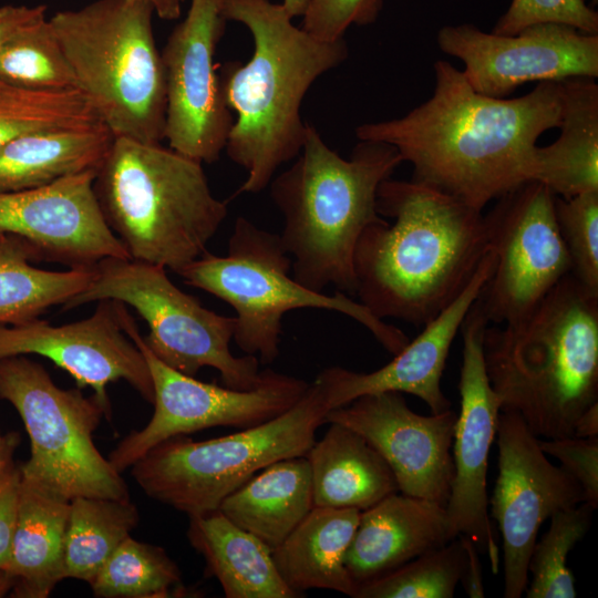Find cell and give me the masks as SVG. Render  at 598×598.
Listing matches in <instances>:
<instances>
[{"label":"cell","instance_id":"cell-1","mask_svg":"<svg viewBox=\"0 0 598 598\" xmlns=\"http://www.w3.org/2000/svg\"><path fill=\"white\" fill-rule=\"evenodd\" d=\"M432 96L400 118L355 128L360 141L396 148L412 179L483 210L530 181L537 138L558 127L559 82H539L526 95L477 93L450 62L434 64Z\"/></svg>","mask_w":598,"mask_h":598},{"label":"cell","instance_id":"cell-2","mask_svg":"<svg viewBox=\"0 0 598 598\" xmlns=\"http://www.w3.org/2000/svg\"><path fill=\"white\" fill-rule=\"evenodd\" d=\"M384 218L354 250L355 296L380 319L423 327L464 290L487 255L483 210L416 181H383Z\"/></svg>","mask_w":598,"mask_h":598},{"label":"cell","instance_id":"cell-3","mask_svg":"<svg viewBox=\"0 0 598 598\" xmlns=\"http://www.w3.org/2000/svg\"><path fill=\"white\" fill-rule=\"evenodd\" d=\"M223 13L252 37L250 59L225 63L218 76L225 102L237 115L225 152L247 172L235 196L257 194L282 164L299 155L308 124L300 113L303 97L349 51L344 38L313 37L270 0H223Z\"/></svg>","mask_w":598,"mask_h":598},{"label":"cell","instance_id":"cell-4","mask_svg":"<svg viewBox=\"0 0 598 598\" xmlns=\"http://www.w3.org/2000/svg\"><path fill=\"white\" fill-rule=\"evenodd\" d=\"M483 357L501 412L539 439L573 436L598 402V295L569 274L522 319L488 323Z\"/></svg>","mask_w":598,"mask_h":598},{"label":"cell","instance_id":"cell-5","mask_svg":"<svg viewBox=\"0 0 598 598\" xmlns=\"http://www.w3.org/2000/svg\"><path fill=\"white\" fill-rule=\"evenodd\" d=\"M401 163L395 147L374 141H360L343 158L307 124L296 162L268 185L285 218L280 238L292 256L296 281L313 291L334 286L355 296L358 240L368 226L383 219L378 188Z\"/></svg>","mask_w":598,"mask_h":598},{"label":"cell","instance_id":"cell-6","mask_svg":"<svg viewBox=\"0 0 598 598\" xmlns=\"http://www.w3.org/2000/svg\"><path fill=\"white\" fill-rule=\"evenodd\" d=\"M93 187L131 259L175 274L207 251L228 214L202 163L161 144L114 137Z\"/></svg>","mask_w":598,"mask_h":598},{"label":"cell","instance_id":"cell-7","mask_svg":"<svg viewBox=\"0 0 598 598\" xmlns=\"http://www.w3.org/2000/svg\"><path fill=\"white\" fill-rule=\"evenodd\" d=\"M151 3L95 0L55 12L50 23L76 90L114 137L161 144L166 82Z\"/></svg>","mask_w":598,"mask_h":598},{"label":"cell","instance_id":"cell-8","mask_svg":"<svg viewBox=\"0 0 598 598\" xmlns=\"http://www.w3.org/2000/svg\"><path fill=\"white\" fill-rule=\"evenodd\" d=\"M292 259L280 235L261 229L245 217L235 220L226 256L205 252L176 274L186 285L225 301L236 312L234 340L264 364L279 355L286 312L313 308L340 312L367 328L393 355L408 343L399 328L374 316L359 300L337 291H313L289 276Z\"/></svg>","mask_w":598,"mask_h":598},{"label":"cell","instance_id":"cell-9","mask_svg":"<svg viewBox=\"0 0 598 598\" xmlns=\"http://www.w3.org/2000/svg\"><path fill=\"white\" fill-rule=\"evenodd\" d=\"M330 410L326 388L316 377L282 414L216 439L165 440L131 466L132 476L147 496L188 516L217 511L224 498L266 466L305 456Z\"/></svg>","mask_w":598,"mask_h":598},{"label":"cell","instance_id":"cell-10","mask_svg":"<svg viewBox=\"0 0 598 598\" xmlns=\"http://www.w3.org/2000/svg\"><path fill=\"white\" fill-rule=\"evenodd\" d=\"M0 399L19 413L30 440L21 478L60 497L130 499L121 473L102 456L93 433L105 414L95 396L61 389L25 355L0 359Z\"/></svg>","mask_w":598,"mask_h":598},{"label":"cell","instance_id":"cell-11","mask_svg":"<svg viewBox=\"0 0 598 598\" xmlns=\"http://www.w3.org/2000/svg\"><path fill=\"white\" fill-rule=\"evenodd\" d=\"M100 300L131 306L150 328L144 341L167 367L194 377L216 369L225 386L249 390L261 379L255 355L235 357L229 348L235 317L205 308L169 279L166 268L130 258H106L94 267L87 287L62 305L68 311Z\"/></svg>","mask_w":598,"mask_h":598},{"label":"cell","instance_id":"cell-12","mask_svg":"<svg viewBox=\"0 0 598 598\" xmlns=\"http://www.w3.org/2000/svg\"><path fill=\"white\" fill-rule=\"evenodd\" d=\"M117 313L124 332L148 364L154 388L150 422L126 435L110 453L109 461L120 473L171 437L217 426L247 429L269 421L292 408L310 384L271 369L261 371L259 383L249 390L198 381L167 367L153 354L126 305L117 301Z\"/></svg>","mask_w":598,"mask_h":598},{"label":"cell","instance_id":"cell-13","mask_svg":"<svg viewBox=\"0 0 598 598\" xmlns=\"http://www.w3.org/2000/svg\"><path fill=\"white\" fill-rule=\"evenodd\" d=\"M554 202L544 184L528 181L484 215L494 270L476 302L488 323L522 319L571 272Z\"/></svg>","mask_w":598,"mask_h":598},{"label":"cell","instance_id":"cell-14","mask_svg":"<svg viewBox=\"0 0 598 598\" xmlns=\"http://www.w3.org/2000/svg\"><path fill=\"white\" fill-rule=\"evenodd\" d=\"M227 19L223 0H192L161 52L166 82L164 140L199 163L219 159L234 125L214 56Z\"/></svg>","mask_w":598,"mask_h":598},{"label":"cell","instance_id":"cell-15","mask_svg":"<svg viewBox=\"0 0 598 598\" xmlns=\"http://www.w3.org/2000/svg\"><path fill=\"white\" fill-rule=\"evenodd\" d=\"M495 437L498 476L491 517L503 539V596L520 598L539 527L555 513L585 502V494L569 473L547 458L539 437L516 413L499 412Z\"/></svg>","mask_w":598,"mask_h":598},{"label":"cell","instance_id":"cell-16","mask_svg":"<svg viewBox=\"0 0 598 598\" xmlns=\"http://www.w3.org/2000/svg\"><path fill=\"white\" fill-rule=\"evenodd\" d=\"M437 44L464 63L462 72L477 93L492 97H505L533 81L598 76V34L563 23H537L512 35L470 23L445 25Z\"/></svg>","mask_w":598,"mask_h":598},{"label":"cell","instance_id":"cell-17","mask_svg":"<svg viewBox=\"0 0 598 598\" xmlns=\"http://www.w3.org/2000/svg\"><path fill=\"white\" fill-rule=\"evenodd\" d=\"M488 322L475 301L461 327L463 338L457 415L452 455L454 476L445 505L452 539L470 537L498 573L499 549L487 512V468L496 436L501 403L488 381L483 357V334Z\"/></svg>","mask_w":598,"mask_h":598},{"label":"cell","instance_id":"cell-18","mask_svg":"<svg viewBox=\"0 0 598 598\" xmlns=\"http://www.w3.org/2000/svg\"><path fill=\"white\" fill-rule=\"evenodd\" d=\"M456 419L452 409L415 413L396 391L363 394L327 414V423L355 431L384 458L400 493L444 506L454 476Z\"/></svg>","mask_w":598,"mask_h":598},{"label":"cell","instance_id":"cell-19","mask_svg":"<svg viewBox=\"0 0 598 598\" xmlns=\"http://www.w3.org/2000/svg\"><path fill=\"white\" fill-rule=\"evenodd\" d=\"M95 311L76 322L53 326L39 318L19 324H0V359L38 354L66 371L78 388L89 386L111 413L110 383L124 380L147 402L154 388L148 364L124 332L117 301L100 300Z\"/></svg>","mask_w":598,"mask_h":598},{"label":"cell","instance_id":"cell-20","mask_svg":"<svg viewBox=\"0 0 598 598\" xmlns=\"http://www.w3.org/2000/svg\"><path fill=\"white\" fill-rule=\"evenodd\" d=\"M96 172L0 193V233L25 240L38 260L69 268L91 269L106 258L131 259L100 209L93 187Z\"/></svg>","mask_w":598,"mask_h":598},{"label":"cell","instance_id":"cell-21","mask_svg":"<svg viewBox=\"0 0 598 598\" xmlns=\"http://www.w3.org/2000/svg\"><path fill=\"white\" fill-rule=\"evenodd\" d=\"M493 270L494 255L488 250L460 296L382 368L369 373L341 367L322 370L317 377L326 388L330 409L347 405L363 394L385 391L415 395L433 414L451 409L441 386L450 349Z\"/></svg>","mask_w":598,"mask_h":598},{"label":"cell","instance_id":"cell-22","mask_svg":"<svg viewBox=\"0 0 598 598\" xmlns=\"http://www.w3.org/2000/svg\"><path fill=\"white\" fill-rule=\"evenodd\" d=\"M450 540L444 505L395 492L360 512L344 564L359 586Z\"/></svg>","mask_w":598,"mask_h":598},{"label":"cell","instance_id":"cell-23","mask_svg":"<svg viewBox=\"0 0 598 598\" xmlns=\"http://www.w3.org/2000/svg\"><path fill=\"white\" fill-rule=\"evenodd\" d=\"M559 84L560 134L550 145L536 146L530 181L570 198L598 190V85L584 76Z\"/></svg>","mask_w":598,"mask_h":598},{"label":"cell","instance_id":"cell-24","mask_svg":"<svg viewBox=\"0 0 598 598\" xmlns=\"http://www.w3.org/2000/svg\"><path fill=\"white\" fill-rule=\"evenodd\" d=\"M70 501L21 478L16 526L4 573L12 596L47 598L63 579Z\"/></svg>","mask_w":598,"mask_h":598},{"label":"cell","instance_id":"cell-25","mask_svg":"<svg viewBox=\"0 0 598 598\" xmlns=\"http://www.w3.org/2000/svg\"><path fill=\"white\" fill-rule=\"evenodd\" d=\"M360 511L313 506L275 549L272 559L285 584L296 594L330 589L353 597L358 585L344 558L355 533Z\"/></svg>","mask_w":598,"mask_h":598},{"label":"cell","instance_id":"cell-26","mask_svg":"<svg viewBox=\"0 0 598 598\" xmlns=\"http://www.w3.org/2000/svg\"><path fill=\"white\" fill-rule=\"evenodd\" d=\"M305 455L312 476L313 506L364 511L399 492L384 458L355 431L330 422Z\"/></svg>","mask_w":598,"mask_h":598},{"label":"cell","instance_id":"cell-27","mask_svg":"<svg viewBox=\"0 0 598 598\" xmlns=\"http://www.w3.org/2000/svg\"><path fill=\"white\" fill-rule=\"evenodd\" d=\"M189 517L187 538L227 598L300 597L280 577L272 549L221 512Z\"/></svg>","mask_w":598,"mask_h":598},{"label":"cell","instance_id":"cell-28","mask_svg":"<svg viewBox=\"0 0 598 598\" xmlns=\"http://www.w3.org/2000/svg\"><path fill=\"white\" fill-rule=\"evenodd\" d=\"M312 507L309 461L306 456H295L259 471L224 498L218 511L275 549Z\"/></svg>","mask_w":598,"mask_h":598},{"label":"cell","instance_id":"cell-29","mask_svg":"<svg viewBox=\"0 0 598 598\" xmlns=\"http://www.w3.org/2000/svg\"><path fill=\"white\" fill-rule=\"evenodd\" d=\"M113 141L102 122L19 136L0 148V193L37 188L97 171Z\"/></svg>","mask_w":598,"mask_h":598},{"label":"cell","instance_id":"cell-30","mask_svg":"<svg viewBox=\"0 0 598 598\" xmlns=\"http://www.w3.org/2000/svg\"><path fill=\"white\" fill-rule=\"evenodd\" d=\"M38 260L31 246L13 235L0 238V324H19L39 318L84 290L94 268L54 271L30 264Z\"/></svg>","mask_w":598,"mask_h":598},{"label":"cell","instance_id":"cell-31","mask_svg":"<svg viewBox=\"0 0 598 598\" xmlns=\"http://www.w3.org/2000/svg\"><path fill=\"white\" fill-rule=\"evenodd\" d=\"M138 520V509L131 499L84 496L71 499L63 579H80L90 585Z\"/></svg>","mask_w":598,"mask_h":598},{"label":"cell","instance_id":"cell-32","mask_svg":"<svg viewBox=\"0 0 598 598\" xmlns=\"http://www.w3.org/2000/svg\"><path fill=\"white\" fill-rule=\"evenodd\" d=\"M90 586L100 598H165L181 589V571L162 547L128 536Z\"/></svg>","mask_w":598,"mask_h":598},{"label":"cell","instance_id":"cell-33","mask_svg":"<svg viewBox=\"0 0 598 598\" xmlns=\"http://www.w3.org/2000/svg\"><path fill=\"white\" fill-rule=\"evenodd\" d=\"M0 81L33 91L76 90L68 60L47 18L27 25L0 45Z\"/></svg>","mask_w":598,"mask_h":598},{"label":"cell","instance_id":"cell-34","mask_svg":"<svg viewBox=\"0 0 598 598\" xmlns=\"http://www.w3.org/2000/svg\"><path fill=\"white\" fill-rule=\"evenodd\" d=\"M99 123L100 118L78 90L33 91L0 81V148L29 133Z\"/></svg>","mask_w":598,"mask_h":598},{"label":"cell","instance_id":"cell-35","mask_svg":"<svg viewBox=\"0 0 598 598\" xmlns=\"http://www.w3.org/2000/svg\"><path fill=\"white\" fill-rule=\"evenodd\" d=\"M595 507L582 502L559 511L550 517V526L540 540H536L527 570V598H575V577L567 566V556L587 534Z\"/></svg>","mask_w":598,"mask_h":598},{"label":"cell","instance_id":"cell-36","mask_svg":"<svg viewBox=\"0 0 598 598\" xmlns=\"http://www.w3.org/2000/svg\"><path fill=\"white\" fill-rule=\"evenodd\" d=\"M466 555L458 537L386 573L360 584L354 598H453Z\"/></svg>","mask_w":598,"mask_h":598},{"label":"cell","instance_id":"cell-37","mask_svg":"<svg viewBox=\"0 0 598 598\" xmlns=\"http://www.w3.org/2000/svg\"><path fill=\"white\" fill-rule=\"evenodd\" d=\"M555 216L571 260V275L598 295V190L555 196Z\"/></svg>","mask_w":598,"mask_h":598},{"label":"cell","instance_id":"cell-38","mask_svg":"<svg viewBox=\"0 0 598 598\" xmlns=\"http://www.w3.org/2000/svg\"><path fill=\"white\" fill-rule=\"evenodd\" d=\"M547 22L598 34V13L584 0H512L491 32L512 35L529 25Z\"/></svg>","mask_w":598,"mask_h":598},{"label":"cell","instance_id":"cell-39","mask_svg":"<svg viewBox=\"0 0 598 598\" xmlns=\"http://www.w3.org/2000/svg\"><path fill=\"white\" fill-rule=\"evenodd\" d=\"M384 0H309L302 29L323 41L344 38L351 25L373 23Z\"/></svg>","mask_w":598,"mask_h":598},{"label":"cell","instance_id":"cell-40","mask_svg":"<svg viewBox=\"0 0 598 598\" xmlns=\"http://www.w3.org/2000/svg\"><path fill=\"white\" fill-rule=\"evenodd\" d=\"M546 455L560 462V466L581 486L585 502L598 506V436L544 439L538 441Z\"/></svg>","mask_w":598,"mask_h":598},{"label":"cell","instance_id":"cell-41","mask_svg":"<svg viewBox=\"0 0 598 598\" xmlns=\"http://www.w3.org/2000/svg\"><path fill=\"white\" fill-rule=\"evenodd\" d=\"M20 483V467L14 463L12 452L0 470V571H4L10 556Z\"/></svg>","mask_w":598,"mask_h":598},{"label":"cell","instance_id":"cell-42","mask_svg":"<svg viewBox=\"0 0 598 598\" xmlns=\"http://www.w3.org/2000/svg\"><path fill=\"white\" fill-rule=\"evenodd\" d=\"M47 6L4 4L0 7V45L27 25L45 18Z\"/></svg>","mask_w":598,"mask_h":598},{"label":"cell","instance_id":"cell-43","mask_svg":"<svg viewBox=\"0 0 598 598\" xmlns=\"http://www.w3.org/2000/svg\"><path fill=\"white\" fill-rule=\"evenodd\" d=\"M465 550L466 561L461 584L470 598L485 597L482 563L475 543L465 535L457 536Z\"/></svg>","mask_w":598,"mask_h":598},{"label":"cell","instance_id":"cell-44","mask_svg":"<svg viewBox=\"0 0 598 598\" xmlns=\"http://www.w3.org/2000/svg\"><path fill=\"white\" fill-rule=\"evenodd\" d=\"M573 436L584 439L598 436V402L587 408L576 420Z\"/></svg>","mask_w":598,"mask_h":598},{"label":"cell","instance_id":"cell-45","mask_svg":"<svg viewBox=\"0 0 598 598\" xmlns=\"http://www.w3.org/2000/svg\"><path fill=\"white\" fill-rule=\"evenodd\" d=\"M151 3L155 13L164 20H175L181 16L182 0H141Z\"/></svg>","mask_w":598,"mask_h":598},{"label":"cell","instance_id":"cell-46","mask_svg":"<svg viewBox=\"0 0 598 598\" xmlns=\"http://www.w3.org/2000/svg\"><path fill=\"white\" fill-rule=\"evenodd\" d=\"M18 440L16 434H9L7 437H2L0 435V470L2 468L9 454L14 452Z\"/></svg>","mask_w":598,"mask_h":598},{"label":"cell","instance_id":"cell-47","mask_svg":"<svg viewBox=\"0 0 598 598\" xmlns=\"http://www.w3.org/2000/svg\"><path fill=\"white\" fill-rule=\"evenodd\" d=\"M309 0H282V6L288 14L293 19L303 17L308 7Z\"/></svg>","mask_w":598,"mask_h":598},{"label":"cell","instance_id":"cell-48","mask_svg":"<svg viewBox=\"0 0 598 598\" xmlns=\"http://www.w3.org/2000/svg\"><path fill=\"white\" fill-rule=\"evenodd\" d=\"M11 589H12L11 578L4 571H0V598L11 592Z\"/></svg>","mask_w":598,"mask_h":598},{"label":"cell","instance_id":"cell-49","mask_svg":"<svg viewBox=\"0 0 598 598\" xmlns=\"http://www.w3.org/2000/svg\"><path fill=\"white\" fill-rule=\"evenodd\" d=\"M585 1V0H584ZM598 3V0H590L591 6H596Z\"/></svg>","mask_w":598,"mask_h":598},{"label":"cell","instance_id":"cell-50","mask_svg":"<svg viewBox=\"0 0 598 598\" xmlns=\"http://www.w3.org/2000/svg\"><path fill=\"white\" fill-rule=\"evenodd\" d=\"M4 234L0 233V238L3 236Z\"/></svg>","mask_w":598,"mask_h":598},{"label":"cell","instance_id":"cell-51","mask_svg":"<svg viewBox=\"0 0 598 598\" xmlns=\"http://www.w3.org/2000/svg\"><path fill=\"white\" fill-rule=\"evenodd\" d=\"M182 1H184V0H182Z\"/></svg>","mask_w":598,"mask_h":598}]
</instances>
